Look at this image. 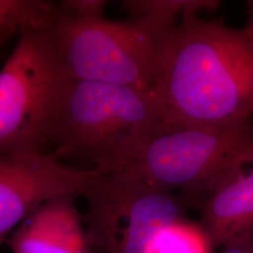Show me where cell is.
Masks as SVG:
<instances>
[{"label":"cell","mask_w":253,"mask_h":253,"mask_svg":"<svg viewBox=\"0 0 253 253\" xmlns=\"http://www.w3.org/2000/svg\"><path fill=\"white\" fill-rule=\"evenodd\" d=\"M253 139L248 123L172 127L156 136L124 169L161 190L189 197Z\"/></svg>","instance_id":"cell-6"},{"label":"cell","mask_w":253,"mask_h":253,"mask_svg":"<svg viewBox=\"0 0 253 253\" xmlns=\"http://www.w3.org/2000/svg\"><path fill=\"white\" fill-rule=\"evenodd\" d=\"M64 18L88 20L103 17L104 0H62L58 2Z\"/></svg>","instance_id":"cell-13"},{"label":"cell","mask_w":253,"mask_h":253,"mask_svg":"<svg viewBox=\"0 0 253 253\" xmlns=\"http://www.w3.org/2000/svg\"><path fill=\"white\" fill-rule=\"evenodd\" d=\"M173 25L147 16L121 21L63 17L50 36L74 81L149 92L163 34Z\"/></svg>","instance_id":"cell-3"},{"label":"cell","mask_w":253,"mask_h":253,"mask_svg":"<svg viewBox=\"0 0 253 253\" xmlns=\"http://www.w3.org/2000/svg\"><path fill=\"white\" fill-rule=\"evenodd\" d=\"M249 3V7H250V9H249V11H250V19H249V21H248V23H247V27H249V28H251L252 30L253 29V1H249L248 2Z\"/></svg>","instance_id":"cell-15"},{"label":"cell","mask_w":253,"mask_h":253,"mask_svg":"<svg viewBox=\"0 0 253 253\" xmlns=\"http://www.w3.org/2000/svg\"><path fill=\"white\" fill-rule=\"evenodd\" d=\"M149 92L170 128L248 123L253 31L183 15L163 34Z\"/></svg>","instance_id":"cell-1"},{"label":"cell","mask_w":253,"mask_h":253,"mask_svg":"<svg viewBox=\"0 0 253 253\" xmlns=\"http://www.w3.org/2000/svg\"><path fill=\"white\" fill-rule=\"evenodd\" d=\"M93 253H150L165 230L183 222L189 202L124 168L101 171L82 190Z\"/></svg>","instance_id":"cell-5"},{"label":"cell","mask_w":253,"mask_h":253,"mask_svg":"<svg viewBox=\"0 0 253 253\" xmlns=\"http://www.w3.org/2000/svg\"><path fill=\"white\" fill-rule=\"evenodd\" d=\"M209 244L203 230L180 222L158 237L150 253H208Z\"/></svg>","instance_id":"cell-12"},{"label":"cell","mask_w":253,"mask_h":253,"mask_svg":"<svg viewBox=\"0 0 253 253\" xmlns=\"http://www.w3.org/2000/svg\"><path fill=\"white\" fill-rule=\"evenodd\" d=\"M63 19L59 4L45 0H0V42L27 34L51 35Z\"/></svg>","instance_id":"cell-10"},{"label":"cell","mask_w":253,"mask_h":253,"mask_svg":"<svg viewBox=\"0 0 253 253\" xmlns=\"http://www.w3.org/2000/svg\"><path fill=\"white\" fill-rule=\"evenodd\" d=\"M76 197L49 201L25 218L4 242L10 253H93Z\"/></svg>","instance_id":"cell-9"},{"label":"cell","mask_w":253,"mask_h":253,"mask_svg":"<svg viewBox=\"0 0 253 253\" xmlns=\"http://www.w3.org/2000/svg\"><path fill=\"white\" fill-rule=\"evenodd\" d=\"M217 0H125L121 9L130 16H147L175 24L177 17L196 15L201 10H214L219 7Z\"/></svg>","instance_id":"cell-11"},{"label":"cell","mask_w":253,"mask_h":253,"mask_svg":"<svg viewBox=\"0 0 253 253\" xmlns=\"http://www.w3.org/2000/svg\"><path fill=\"white\" fill-rule=\"evenodd\" d=\"M187 200L199 204L210 244L224 248L253 236V139Z\"/></svg>","instance_id":"cell-8"},{"label":"cell","mask_w":253,"mask_h":253,"mask_svg":"<svg viewBox=\"0 0 253 253\" xmlns=\"http://www.w3.org/2000/svg\"><path fill=\"white\" fill-rule=\"evenodd\" d=\"M101 170L66 167L52 153L15 151L0 154V241L47 202L80 195Z\"/></svg>","instance_id":"cell-7"},{"label":"cell","mask_w":253,"mask_h":253,"mask_svg":"<svg viewBox=\"0 0 253 253\" xmlns=\"http://www.w3.org/2000/svg\"><path fill=\"white\" fill-rule=\"evenodd\" d=\"M168 129L150 92L73 81L54 124L52 155L111 172L132 163Z\"/></svg>","instance_id":"cell-2"},{"label":"cell","mask_w":253,"mask_h":253,"mask_svg":"<svg viewBox=\"0 0 253 253\" xmlns=\"http://www.w3.org/2000/svg\"><path fill=\"white\" fill-rule=\"evenodd\" d=\"M73 81L50 35L20 37L0 73V154L43 152Z\"/></svg>","instance_id":"cell-4"},{"label":"cell","mask_w":253,"mask_h":253,"mask_svg":"<svg viewBox=\"0 0 253 253\" xmlns=\"http://www.w3.org/2000/svg\"><path fill=\"white\" fill-rule=\"evenodd\" d=\"M221 253H253V236L228 245Z\"/></svg>","instance_id":"cell-14"}]
</instances>
